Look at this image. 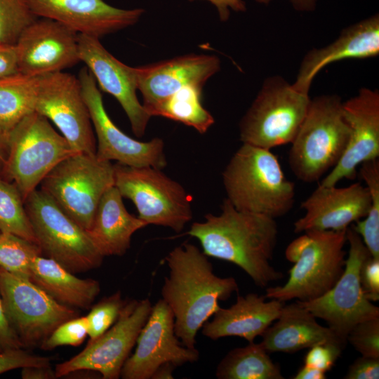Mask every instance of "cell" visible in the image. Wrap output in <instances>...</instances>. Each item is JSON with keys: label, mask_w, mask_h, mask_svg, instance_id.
Returning <instances> with one entry per match:
<instances>
[{"label": "cell", "mask_w": 379, "mask_h": 379, "mask_svg": "<svg viewBox=\"0 0 379 379\" xmlns=\"http://www.w3.org/2000/svg\"><path fill=\"white\" fill-rule=\"evenodd\" d=\"M29 279L58 302L74 309H90L100 291L98 281L80 279L42 255L33 260Z\"/></svg>", "instance_id": "obj_27"}, {"label": "cell", "mask_w": 379, "mask_h": 379, "mask_svg": "<svg viewBox=\"0 0 379 379\" xmlns=\"http://www.w3.org/2000/svg\"><path fill=\"white\" fill-rule=\"evenodd\" d=\"M262 4H268L272 0H255ZM293 7L299 11H312L315 9L317 0H289Z\"/></svg>", "instance_id": "obj_46"}, {"label": "cell", "mask_w": 379, "mask_h": 379, "mask_svg": "<svg viewBox=\"0 0 379 379\" xmlns=\"http://www.w3.org/2000/svg\"><path fill=\"white\" fill-rule=\"evenodd\" d=\"M36 18L25 0H0V43L15 45Z\"/></svg>", "instance_id": "obj_33"}, {"label": "cell", "mask_w": 379, "mask_h": 379, "mask_svg": "<svg viewBox=\"0 0 379 379\" xmlns=\"http://www.w3.org/2000/svg\"><path fill=\"white\" fill-rule=\"evenodd\" d=\"M187 234L199 240L206 255L239 266L258 287L283 277L270 263L278 236L272 218L239 211L225 199L219 215H206Z\"/></svg>", "instance_id": "obj_1"}, {"label": "cell", "mask_w": 379, "mask_h": 379, "mask_svg": "<svg viewBox=\"0 0 379 379\" xmlns=\"http://www.w3.org/2000/svg\"><path fill=\"white\" fill-rule=\"evenodd\" d=\"M6 175L25 201L60 162L77 152L45 117L33 112L8 134Z\"/></svg>", "instance_id": "obj_7"}, {"label": "cell", "mask_w": 379, "mask_h": 379, "mask_svg": "<svg viewBox=\"0 0 379 379\" xmlns=\"http://www.w3.org/2000/svg\"><path fill=\"white\" fill-rule=\"evenodd\" d=\"M366 186L319 185L301 203L305 215L294 224L295 233L347 230L350 225L373 255L379 253V159L363 162L359 169Z\"/></svg>", "instance_id": "obj_3"}, {"label": "cell", "mask_w": 379, "mask_h": 379, "mask_svg": "<svg viewBox=\"0 0 379 379\" xmlns=\"http://www.w3.org/2000/svg\"><path fill=\"white\" fill-rule=\"evenodd\" d=\"M345 379H378L379 358L361 356L348 368Z\"/></svg>", "instance_id": "obj_40"}, {"label": "cell", "mask_w": 379, "mask_h": 379, "mask_svg": "<svg viewBox=\"0 0 379 379\" xmlns=\"http://www.w3.org/2000/svg\"><path fill=\"white\" fill-rule=\"evenodd\" d=\"M114 186L135 204L138 218L147 225L181 232L192 218V199L183 187L151 166L114 165Z\"/></svg>", "instance_id": "obj_11"}, {"label": "cell", "mask_w": 379, "mask_h": 379, "mask_svg": "<svg viewBox=\"0 0 379 379\" xmlns=\"http://www.w3.org/2000/svg\"><path fill=\"white\" fill-rule=\"evenodd\" d=\"M361 356L379 358V317L356 324L347 337Z\"/></svg>", "instance_id": "obj_36"}, {"label": "cell", "mask_w": 379, "mask_h": 379, "mask_svg": "<svg viewBox=\"0 0 379 379\" xmlns=\"http://www.w3.org/2000/svg\"><path fill=\"white\" fill-rule=\"evenodd\" d=\"M125 301L121 298V292L117 291L92 305L86 316L89 340L100 336L117 321Z\"/></svg>", "instance_id": "obj_34"}, {"label": "cell", "mask_w": 379, "mask_h": 379, "mask_svg": "<svg viewBox=\"0 0 379 379\" xmlns=\"http://www.w3.org/2000/svg\"><path fill=\"white\" fill-rule=\"evenodd\" d=\"M346 232L311 230L293 240L285 251L286 259L294 263L288 279L283 286H268L265 297L305 302L328 291L345 268Z\"/></svg>", "instance_id": "obj_5"}, {"label": "cell", "mask_w": 379, "mask_h": 379, "mask_svg": "<svg viewBox=\"0 0 379 379\" xmlns=\"http://www.w3.org/2000/svg\"><path fill=\"white\" fill-rule=\"evenodd\" d=\"M134 353L124 363L123 379H149L165 364L178 366L193 363L199 351L185 347L175 333L174 316L161 298L152 305L150 314L137 338Z\"/></svg>", "instance_id": "obj_17"}, {"label": "cell", "mask_w": 379, "mask_h": 379, "mask_svg": "<svg viewBox=\"0 0 379 379\" xmlns=\"http://www.w3.org/2000/svg\"><path fill=\"white\" fill-rule=\"evenodd\" d=\"M0 297L8 320L23 348L39 347L60 324L79 317L29 279L0 267Z\"/></svg>", "instance_id": "obj_13"}, {"label": "cell", "mask_w": 379, "mask_h": 379, "mask_svg": "<svg viewBox=\"0 0 379 379\" xmlns=\"http://www.w3.org/2000/svg\"><path fill=\"white\" fill-rule=\"evenodd\" d=\"M343 104L335 94L310 100L288 153L290 168L298 180H319L343 157L350 136Z\"/></svg>", "instance_id": "obj_6"}, {"label": "cell", "mask_w": 379, "mask_h": 379, "mask_svg": "<svg viewBox=\"0 0 379 379\" xmlns=\"http://www.w3.org/2000/svg\"><path fill=\"white\" fill-rule=\"evenodd\" d=\"M39 77L17 73L0 79V128L7 134L34 112Z\"/></svg>", "instance_id": "obj_29"}, {"label": "cell", "mask_w": 379, "mask_h": 379, "mask_svg": "<svg viewBox=\"0 0 379 379\" xmlns=\"http://www.w3.org/2000/svg\"><path fill=\"white\" fill-rule=\"evenodd\" d=\"M21 377L23 379H53L56 378L55 370L51 365L30 366L21 368Z\"/></svg>", "instance_id": "obj_44"}, {"label": "cell", "mask_w": 379, "mask_h": 379, "mask_svg": "<svg viewBox=\"0 0 379 379\" xmlns=\"http://www.w3.org/2000/svg\"><path fill=\"white\" fill-rule=\"evenodd\" d=\"M25 207L42 255L72 273L98 268L104 256L86 230L70 218L48 194L33 191Z\"/></svg>", "instance_id": "obj_9"}, {"label": "cell", "mask_w": 379, "mask_h": 379, "mask_svg": "<svg viewBox=\"0 0 379 379\" xmlns=\"http://www.w3.org/2000/svg\"><path fill=\"white\" fill-rule=\"evenodd\" d=\"M152 307L148 298L125 301L118 319L107 331L89 340L78 354L55 366L56 378L93 371L104 379L119 378Z\"/></svg>", "instance_id": "obj_14"}, {"label": "cell", "mask_w": 379, "mask_h": 379, "mask_svg": "<svg viewBox=\"0 0 379 379\" xmlns=\"http://www.w3.org/2000/svg\"><path fill=\"white\" fill-rule=\"evenodd\" d=\"M0 232L12 233L36 244L20 191L14 183L1 178Z\"/></svg>", "instance_id": "obj_31"}, {"label": "cell", "mask_w": 379, "mask_h": 379, "mask_svg": "<svg viewBox=\"0 0 379 379\" xmlns=\"http://www.w3.org/2000/svg\"><path fill=\"white\" fill-rule=\"evenodd\" d=\"M41 255L36 243L12 233L0 232V267L8 272L29 279L33 260Z\"/></svg>", "instance_id": "obj_32"}, {"label": "cell", "mask_w": 379, "mask_h": 379, "mask_svg": "<svg viewBox=\"0 0 379 379\" xmlns=\"http://www.w3.org/2000/svg\"></svg>", "instance_id": "obj_49"}, {"label": "cell", "mask_w": 379, "mask_h": 379, "mask_svg": "<svg viewBox=\"0 0 379 379\" xmlns=\"http://www.w3.org/2000/svg\"><path fill=\"white\" fill-rule=\"evenodd\" d=\"M362 289L371 302L379 300V258L372 255L364 262L360 272Z\"/></svg>", "instance_id": "obj_39"}, {"label": "cell", "mask_w": 379, "mask_h": 379, "mask_svg": "<svg viewBox=\"0 0 379 379\" xmlns=\"http://www.w3.org/2000/svg\"><path fill=\"white\" fill-rule=\"evenodd\" d=\"M19 348L23 346L8 320L0 297V352Z\"/></svg>", "instance_id": "obj_41"}, {"label": "cell", "mask_w": 379, "mask_h": 379, "mask_svg": "<svg viewBox=\"0 0 379 379\" xmlns=\"http://www.w3.org/2000/svg\"><path fill=\"white\" fill-rule=\"evenodd\" d=\"M19 73L15 46L0 43V79Z\"/></svg>", "instance_id": "obj_42"}, {"label": "cell", "mask_w": 379, "mask_h": 379, "mask_svg": "<svg viewBox=\"0 0 379 379\" xmlns=\"http://www.w3.org/2000/svg\"><path fill=\"white\" fill-rule=\"evenodd\" d=\"M343 107L350 127L349 140L339 162L321 182L324 186L355 179L359 165L379 158L378 90L361 88L355 96L343 102Z\"/></svg>", "instance_id": "obj_19"}, {"label": "cell", "mask_w": 379, "mask_h": 379, "mask_svg": "<svg viewBox=\"0 0 379 379\" xmlns=\"http://www.w3.org/2000/svg\"><path fill=\"white\" fill-rule=\"evenodd\" d=\"M379 54V15L375 13L343 30L333 42L305 55L292 86L309 94L316 75L326 65L347 59H366Z\"/></svg>", "instance_id": "obj_23"}, {"label": "cell", "mask_w": 379, "mask_h": 379, "mask_svg": "<svg viewBox=\"0 0 379 379\" xmlns=\"http://www.w3.org/2000/svg\"><path fill=\"white\" fill-rule=\"evenodd\" d=\"M51 365L50 358L32 354L23 348L7 350L0 352V374L30 366Z\"/></svg>", "instance_id": "obj_37"}, {"label": "cell", "mask_w": 379, "mask_h": 379, "mask_svg": "<svg viewBox=\"0 0 379 379\" xmlns=\"http://www.w3.org/2000/svg\"><path fill=\"white\" fill-rule=\"evenodd\" d=\"M169 274L164 278L161 299L174 316L175 333L186 347L194 349L199 330L229 299L239 286L234 277H220L208 256L198 247L184 243L165 258Z\"/></svg>", "instance_id": "obj_2"}, {"label": "cell", "mask_w": 379, "mask_h": 379, "mask_svg": "<svg viewBox=\"0 0 379 379\" xmlns=\"http://www.w3.org/2000/svg\"><path fill=\"white\" fill-rule=\"evenodd\" d=\"M34 112L51 121L77 152L95 154L93 125L78 77L64 72L39 76Z\"/></svg>", "instance_id": "obj_15"}, {"label": "cell", "mask_w": 379, "mask_h": 379, "mask_svg": "<svg viewBox=\"0 0 379 379\" xmlns=\"http://www.w3.org/2000/svg\"><path fill=\"white\" fill-rule=\"evenodd\" d=\"M219 379H283L279 365L272 361L260 343L231 350L218 364Z\"/></svg>", "instance_id": "obj_28"}, {"label": "cell", "mask_w": 379, "mask_h": 379, "mask_svg": "<svg viewBox=\"0 0 379 379\" xmlns=\"http://www.w3.org/2000/svg\"><path fill=\"white\" fill-rule=\"evenodd\" d=\"M276 320L261 335L260 343L268 352L293 353L320 344L346 345L298 301L284 305Z\"/></svg>", "instance_id": "obj_25"}, {"label": "cell", "mask_w": 379, "mask_h": 379, "mask_svg": "<svg viewBox=\"0 0 379 379\" xmlns=\"http://www.w3.org/2000/svg\"><path fill=\"white\" fill-rule=\"evenodd\" d=\"M39 185L87 231L102 195L114 185V167L95 154L76 153L55 166Z\"/></svg>", "instance_id": "obj_10"}, {"label": "cell", "mask_w": 379, "mask_h": 379, "mask_svg": "<svg viewBox=\"0 0 379 379\" xmlns=\"http://www.w3.org/2000/svg\"><path fill=\"white\" fill-rule=\"evenodd\" d=\"M123 197L114 185L102 195L87 232L100 253L123 255L131 246L133 234L147 224L128 212Z\"/></svg>", "instance_id": "obj_26"}, {"label": "cell", "mask_w": 379, "mask_h": 379, "mask_svg": "<svg viewBox=\"0 0 379 379\" xmlns=\"http://www.w3.org/2000/svg\"><path fill=\"white\" fill-rule=\"evenodd\" d=\"M220 67L218 57L204 54H187L135 67L142 105L150 115L153 108L179 89L189 85L204 86Z\"/></svg>", "instance_id": "obj_22"}, {"label": "cell", "mask_w": 379, "mask_h": 379, "mask_svg": "<svg viewBox=\"0 0 379 379\" xmlns=\"http://www.w3.org/2000/svg\"><path fill=\"white\" fill-rule=\"evenodd\" d=\"M78 79L98 140L97 157L131 167L164 168L167 163L163 140L141 142L122 132L108 116L95 79L86 67L81 69Z\"/></svg>", "instance_id": "obj_16"}, {"label": "cell", "mask_w": 379, "mask_h": 379, "mask_svg": "<svg viewBox=\"0 0 379 379\" xmlns=\"http://www.w3.org/2000/svg\"><path fill=\"white\" fill-rule=\"evenodd\" d=\"M227 199L239 211L276 219L295 202V185L270 149L242 143L222 172Z\"/></svg>", "instance_id": "obj_4"}, {"label": "cell", "mask_w": 379, "mask_h": 379, "mask_svg": "<svg viewBox=\"0 0 379 379\" xmlns=\"http://www.w3.org/2000/svg\"><path fill=\"white\" fill-rule=\"evenodd\" d=\"M88 335L86 317H77L58 326L42 343L40 348L51 350L63 345L79 346Z\"/></svg>", "instance_id": "obj_35"}, {"label": "cell", "mask_w": 379, "mask_h": 379, "mask_svg": "<svg viewBox=\"0 0 379 379\" xmlns=\"http://www.w3.org/2000/svg\"><path fill=\"white\" fill-rule=\"evenodd\" d=\"M80 61L91 72L98 86L114 96L126 112L134 134L142 137L151 116L136 95L135 67L114 58L100 42V39L79 34Z\"/></svg>", "instance_id": "obj_20"}, {"label": "cell", "mask_w": 379, "mask_h": 379, "mask_svg": "<svg viewBox=\"0 0 379 379\" xmlns=\"http://www.w3.org/2000/svg\"><path fill=\"white\" fill-rule=\"evenodd\" d=\"M326 373L316 368L304 365L293 377V379H325Z\"/></svg>", "instance_id": "obj_45"}, {"label": "cell", "mask_w": 379, "mask_h": 379, "mask_svg": "<svg viewBox=\"0 0 379 379\" xmlns=\"http://www.w3.org/2000/svg\"><path fill=\"white\" fill-rule=\"evenodd\" d=\"M79 34L54 20L38 18L15 46L19 72L31 77L62 72L80 62Z\"/></svg>", "instance_id": "obj_18"}, {"label": "cell", "mask_w": 379, "mask_h": 379, "mask_svg": "<svg viewBox=\"0 0 379 379\" xmlns=\"http://www.w3.org/2000/svg\"><path fill=\"white\" fill-rule=\"evenodd\" d=\"M310 100L282 77H267L239 122L241 141L267 149L291 144Z\"/></svg>", "instance_id": "obj_8"}, {"label": "cell", "mask_w": 379, "mask_h": 379, "mask_svg": "<svg viewBox=\"0 0 379 379\" xmlns=\"http://www.w3.org/2000/svg\"><path fill=\"white\" fill-rule=\"evenodd\" d=\"M349 251L343 274L335 285L312 300H297L328 326L345 344L352 328L359 322L379 317V307L369 300L361 287L360 272L371 255L361 237L350 226L346 232Z\"/></svg>", "instance_id": "obj_12"}, {"label": "cell", "mask_w": 379, "mask_h": 379, "mask_svg": "<svg viewBox=\"0 0 379 379\" xmlns=\"http://www.w3.org/2000/svg\"><path fill=\"white\" fill-rule=\"evenodd\" d=\"M344 347L336 344H320L309 348L305 357V365L324 372L331 369Z\"/></svg>", "instance_id": "obj_38"}, {"label": "cell", "mask_w": 379, "mask_h": 379, "mask_svg": "<svg viewBox=\"0 0 379 379\" xmlns=\"http://www.w3.org/2000/svg\"><path fill=\"white\" fill-rule=\"evenodd\" d=\"M202 88L201 86L189 85L179 89L153 108L150 116L166 117L205 133L215 121L202 105Z\"/></svg>", "instance_id": "obj_30"}, {"label": "cell", "mask_w": 379, "mask_h": 379, "mask_svg": "<svg viewBox=\"0 0 379 379\" xmlns=\"http://www.w3.org/2000/svg\"><path fill=\"white\" fill-rule=\"evenodd\" d=\"M265 295L248 293L238 295L234 304L228 308L220 307L212 321L202 326V334L211 340L237 336L253 343L262 335L280 315L284 302Z\"/></svg>", "instance_id": "obj_24"}, {"label": "cell", "mask_w": 379, "mask_h": 379, "mask_svg": "<svg viewBox=\"0 0 379 379\" xmlns=\"http://www.w3.org/2000/svg\"><path fill=\"white\" fill-rule=\"evenodd\" d=\"M8 153L7 135L0 128V166L4 167Z\"/></svg>", "instance_id": "obj_48"}, {"label": "cell", "mask_w": 379, "mask_h": 379, "mask_svg": "<svg viewBox=\"0 0 379 379\" xmlns=\"http://www.w3.org/2000/svg\"><path fill=\"white\" fill-rule=\"evenodd\" d=\"M37 18L58 21L78 34L101 38L135 24L142 8L124 9L105 0H25Z\"/></svg>", "instance_id": "obj_21"}, {"label": "cell", "mask_w": 379, "mask_h": 379, "mask_svg": "<svg viewBox=\"0 0 379 379\" xmlns=\"http://www.w3.org/2000/svg\"><path fill=\"white\" fill-rule=\"evenodd\" d=\"M194 1L197 0H188ZM207 1L213 4L218 13L221 21H227L230 16L231 11L235 12H244L246 10V3L244 0H202Z\"/></svg>", "instance_id": "obj_43"}, {"label": "cell", "mask_w": 379, "mask_h": 379, "mask_svg": "<svg viewBox=\"0 0 379 379\" xmlns=\"http://www.w3.org/2000/svg\"><path fill=\"white\" fill-rule=\"evenodd\" d=\"M175 366L171 364L161 365L152 375L151 379H171L173 378V372Z\"/></svg>", "instance_id": "obj_47"}]
</instances>
